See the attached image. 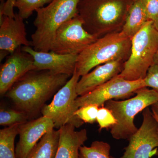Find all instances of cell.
Returning a JSON list of instances; mask_svg holds the SVG:
<instances>
[{
  "instance_id": "obj_1",
  "label": "cell",
  "mask_w": 158,
  "mask_h": 158,
  "mask_svg": "<svg viewBox=\"0 0 158 158\" xmlns=\"http://www.w3.org/2000/svg\"><path fill=\"white\" fill-rule=\"evenodd\" d=\"M70 77L47 70L34 69L18 81L5 94L17 110L28 116L37 113Z\"/></svg>"
},
{
  "instance_id": "obj_31",
  "label": "cell",
  "mask_w": 158,
  "mask_h": 158,
  "mask_svg": "<svg viewBox=\"0 0 158 158\" xmlns=\"http://www.w3.org/2000/svg\"><path fill=\"white\" fill-rule=\"evenodd\" d=\"M156 155L158 156V151L156 152Z\"/></svg>"
},
{
  "instance_id": "obj_15",
  "label": "cell",
  "mask_w": 158,
  "mask_h": 158,
  "mask_svg": "<svg viewBox=\"0 0 158 158\" xmlns=\"http://www.w3.org/2000/svg\"><path fill=\"white\" fill-rule=\"evenodd\" d=\"M124 62L117 60L107 62L82 76L77 85L78 95L87 94L118 75L123 69Z\"/></svg>"
},
{
  "instance_id": "obj_30",
  "label": "cell",
  "mask_w": 158,
  "mask_h": 158,
  "mask_svg": "<svg viewBox=\"0 0 158 158\" xmlns=\"http://www.w3.org/2000/svg\"><path fill=\"white\" fill-rule=\"evenodd\" d=\"M153 114L155 118H156V120H157V121L158 123V116H157V115H156V114H153Z\"/></svg>"
},
{
  "instance_id": "obj_17",
  "label": "cell",
  "mask_w": 158,
  "mask_h": 158,
  "mask_svg": "<svg viewBox=\"0 0 158 158\" xmlns=\"http://www.w3.org/2000/svg\"><path fill=\"white\" fill-rule=\"evenodd\" d=\"M149 21L141 0H136L129 11L121 31L132 39Z\"/></svg>"
},
{
  "instance_id": "obj_28",
  "label": "cell",
  "mask_w": 158,
  "mask_h": 158,
  "mask_svg": "<svg viewBox=\"0 0 158 158\" xmlns=\"http://www.w3.org/2000/svg\"><path fill=\"white\" fill-rule=\"evenodd\" d=\"M153 22L154 26L158 32V18L156 19ZM154 64L158 65V51L156 54L155 57Z\"/></svg>"
},
{
  "instance_id": "obj_29",
  "label": "cell",
  "mask_w": 158,
  "mask_h": 158,
  "mask_svg": "<svg viewBox=\"0 0 158 158\" xmlns=\"http://www.w3.org/2000/svg\"><path fill=\"white\" fill-rule=\"evenodd\" d=\"M151 110L153 114L158 116V102L151 106Z\"/></svg>"
},
{
  "instance_id": "obj_19",
  "label": "cell",
  "mask_w": 158,
  "mask_h": 158,
  "mask_svg": "<svg viewBox=\"0 0 158 158\" xmlns=\"http://www.w3.org/2000/svg\"><path fill=\"white\" fill-rule=\"evenodd\" d=\"M20 124H15L0 131V158H16L15 139L19 135Z\"/></svg>"
},
{
  "instance_id": "obj_23",
  "label": "cell",
  "mask_w": 158,
  "mask_h": 158,
  "mask_svg": "<svg viewBox=\"0 0 158 158\" xmlns=\"http://www.w3.org/2000/svg\"><path fill=\"white\" fill-rule=\"evenodd\" d=\"M99 107L96 105H88L79 108L76 115L84 123H93L97 121Z\"/></svg>"
},
{
  "instance_id": "obj_14",
  "label": "cell",
  "mask_w": 158,
  "mask_h": 158,
  "mask_svg": "<svg viewBox=\"0 0 158 158\" xmlns=\"http://www.w3.org/2000/svg\"><path fill=\"white\" fill-rule=\"evenodd\" d=\"M23 19L18 13L15 17L3 15L0 24V50L11 54L21 47L32 46L31 41L27 39Z\"/></svg>"
},
{
  "instance_id": "obj_10",
  "label": "cell",
  "mask_w": 158,
  "mask_h": 158,
  "mask_svg": "<svg viewBox=\"0 0 158 158\" xmlns=\"http://www.w3.org/2000/svg\"><path fill=\"white\" fill-rule=\"evenodd\" d=\"M142 116L141 127L130 137L123 155L118 158H150L153 150L158 148L157 121L149 107L143 110Z\"/></svg>"
},
{
  "instance_id": "obj_2",
  "label": "cell",
  "mask_w": 158,
  "mask_h": 158,
  "mask_svg": "<svg viewBox=\"0 0 158 158\" xmlns=\"http://www.w3.org/2000/svg\"><path fill=\"white\" fill-rule=\"evenodd\" d=\"M136 0H80L78 13L85 30L100 38L121 31Z\"/></svg>"
},
{
  "instance_id": "obj_22",
  "label": "cell",
  "mask_w": 158,
  "mask_h": 158,
  "mask_svg": "<svg viewBox=\"0 0 158 158\" xmlns=\"http://www.w3.org/2000/svg\"><path fill=\"white\" fill-rule=\"evenodd\" d=\"M27 113L18 110L1 109L0 111V124L10 126L21 124L27 122L28 118Z\"/></svg>"
},
{
  "instance_id": "obj_21",
  "label": "cell",
  "mask_w": 158,
  "mask_h": 158,
  "mask_svg": "<svg viewBox=\"0 0 158 158\" xmlns=\"http://www.w3.org/2000/svg\"><path fill=\"white\" fill-rule=\"evenodd\" d=\"M53 0H17L15 7L19 10L18 14L24 19L28 18L33 11L43 8L46 4H50Z\"/></svg>"
},
{
  "instance_id": "obj_24",
  "label": "cell",
  "mask_w": 158,
  "mask_h": 158,
  "mask_svg": "<svg viewBox=\"0 0 158 158\" xmlns=\"http://www.w3.org/2000/svg\"><path fill=\"white\" fill-rule=\"evenodd\" d=\"M97 121L99 126V130L111 127L116 123V119L110 110L102 106L99 108Z\"/></svg>"
},
{
  "instance_id": "obj_16",
  "label": "cell",
  "mask_w": 158,
  "mask_h": 158,
  "mask_svg": "<svg viewBox=\"0 0 158 158\" xmlns=\"http://www.w3.org/2000/svg\"><path fill=\"white\" fill-rule=\"evenodd\" d=\"M74 126L67 124L59 129V145L55 158H79V150L88 140L85 129L75 131Z\"/></svg>"
},
{
  "instance_id": "obj_9",
  "label": "cell",
  "mask_w": 158,
  "mask_h": 158,
  "mask_svg": "<svg viewBox=\"0 0 158 158\" xmlns=\"http://www.w3.org/2000/svg\"><path fill=\"white\" fill-rule=\"evenodd\" d=\"M145 87L144 79L131 81L118 75L87 94L77 98L78 109L88 105L101 107L111 100L127 98L135 94L136 90Z\"/></svg>"
},
{
  "instance_id": "obj_13",
  "label": "cell",
  "mask_w": 158,
  "mask_h": 158,
  "mask_svg": "<svg viewBox=\"0 0 158 158\" xmlns=\"http://www.w3.org/2000/svg\"><path fill=\"white\" fill-rule=\"evenodd\" d=\"M52 119L43 116L19 125V140L15 148L16 158H26L44 135L54 129Z\"/></svg>"
},
{
  "instance_id": "obj_4",
  "label": "cell",
  "mask_w": 158,
  "mask_h": 158,
  "mask_svg": "<svg viewBox=\"0 0 158 158\" xmlns=\"http://www.w3.org/2000/svg\"><path fill=\"white\" fill-rule=\"evenodd\" d=\"M131 38L121 31L99 38L78 56L76 69L80 76L98 65L112 61L125 62L129 57Z\"/></svg>"
},
{
  "instance_id": "obj_18",
  "label": "cell",
  "mask_w": 158,
  "mask_h": 158,
  "mask_svg": "<svg viewBox=\"0 0 158 158\" xmlns=\"http://www.w3.org/2000/svg\"><path fill=\"white\" fill-rule=\"evenodd\" d=\"M59 130L47 133L26 158H55L59 145Z\"/></svg>"
},
{
  "instance_id": "obj_26",
  "label": "cell",
  "mask_w": 158,
  "mask_h": 158,
  "mask_svg": "<svg viewBox=\"0 0 158 158\" xmlns=\"http://www.w3.org/2000/svg\"><path fill=\"white\" fill-rule=\"evenodd\" d=\"M150 20H155L158 18V0H141Z\"/></svg>"
},
{
  "instance_id": "obj_20",
  "label": "cell",
  "mask_w": 158,
  "mask_h": 158,
  "mask_svg": "<svg viewBox=\"0 0 158 158\" xmlns=\"http://www.w3.org/2000/svg\"><path fill=\"white\" fill-rule=\"evenodd\" d=\"M111 146L103 141H95L89 147L82 145L79 150V158H112Z\"/></svg>"
},
{
  "instance_id": "obj_25",
  "label": "cell",
  "mask_w": 158,
  "mask_h": 158,
  "mask_svg": "<svg viewBox=\"0 0 158 158\" xmlns=\"http://www.w3.org/2000/svg\"><path fill=\"white\" fill-rule=\"evenodd\" d=\"M144 80L145 87L151 88L158 93V65L153 64L150 67Z\"/></svg>"
},
{
  "instance_id": "obj_7",
  "label": "cell",
  "mask_w": 158,
  "mask_h": 158,
  "mask_svg": "<svg viewBox=\"0 0 158 158\" xmlns=\"http://www.w3.org/2000/svg\"><path fill=\"white\" fill-rule=\"evenodd\" d=\"M80 77L76 69L67 83L56 93L51 103L41 110L43 116L52 119L56 128L67 124L79 128L84 124V122L75 114L78 109L76 106V100L78 96L77 85Z\"/></svg>"
},
{
  "instance_id": "obj_11",
  "label": "cell",
  "mask_w": 158,
  "mask_h": 158,
  "mask_svg": "<svg viewBox=\"0 0 158 158\" xmlns=\"http://www.w3.org/2000/svg\"><path fill=\"white\" fill-rule=\"evenodd\" d=\"M36 69L33 57L23 52L21 47L10 54L0 69V93L6 94L25 75Z\"/></svg>"
},
{
  "instance_id": "obj_12",
  "label": "cell",
  "mask_w": 158,
  "mask_h": 158,
  "mask_svg": "<svg viewBox=\"0 0 158 158\" xmlns=\"http://www.w3.org/2000/svg\"><path fill=\"white\" fill-rule=\"evenodd\" d=\"M22 50L33 57L37 70H49L71 77L76 69L78 55H63L52 51L38 52L31 46H23Z\"/></svg>"
},
{
  "instance_id": "obj_6",
  "label": "cell",
  "mask_w": 158,
  "mask_h": 158,
  "mask_svg": "<svg viewBox=\"0 0 158 158\" xmlns=\"http://www.w3.org/2000/svg\"><path fill=\"white\" fill-rule=\"evenodd\" d=\"M158 51V32L149 21L132 38L131 53L118 75L128 81L143 80Z\"/></svg>"
},
{
  "instance_id": "obj_3",
  "label": "cell",
  "mask_w": 158,
  "mask_h": 158,
  "mask_svg": "<svg viewBox=\"0 0 158 158\" xmlns=\"http://www.w3.org/2000/svg\"><path fill=\"white\" fill-rule=\"evenodd\" d=\"M80 0H53L48 6L36 10L34 25L35 32L31 36L32 46L38 52L51 50L55 34L59 27L78 13Z\"/></svg>"
},
{
  "instance_id": "obj_8",
  "label": "cell",
  "mask_w": 158,
  "mask_h": 158,
  "mask_svg": "<svg viewBox=\"0 0 158 158\" xmlns=\"http://www.w3.org/2000/svg\"><path fill=\"white\" fill-rule=\"evenodd\" d=\"M78 14L59 27L55 34L50 51L63 55H79L98 39L84 27Z\"/></svg>"
},
{
  "instance_id": "obj_27",
  "label": "cell",
  "mask_w": 158,
  "mask_h": 158,
  "mask_svg": "<svg viewBox=\"0 0 158 158\" xmlns=\"http://www.w3.org/2000/svg\"><path fill=\"white\" fill-rule=\"evenodd\" d=\"M17 0H6L5 4L1 5L0 7V17L3 15L14 17L15 13L14 12L15 4Z\"/></svg>"
},
{
  "instance_id": "obj_5",
  "label": "cell",
  "mask_w": 158,
  "mask_h": 158,
  "mask_svg": "<svg viewBox=\"0 0 158 158\" xmlns=\"http://www.w3.org/2000/svg\"><path fill=\"white\" fill-rule=\"evenodd\" d=\"M135 96L122 101L111 100L104 106L113 113L116 123L111 127V135L116 140L129 139L138 131L134 123L135 116L147 107L158 102V93L147 87L135 92Z\"/></svg>"
}]
</instances>
